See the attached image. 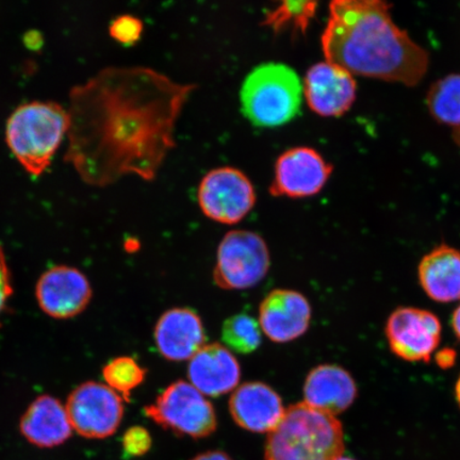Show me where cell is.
Here are the masks:
<instances>
[{"mask_svg":"<svg viewBox=\"0 0 460 460\" xmlns=\"http://www.w3.org/2000/svg\"><path fill=\"white\" fill-rule=\"evenodd\" d=\"M193 89L149 68L102 70L68 95L66 163L89 186L128 174L152 181L175 146L174 125Z\"/></svg>","mask_w":460,"mask_h":460,"instance_id":"6da1fadb","label":"cell"},{"mask_svg":"<svg viewBox=\"0 0 460 460\" xmlns=\"http://www.w3.org/2000/svg\"><path fill=\"white\" fill-rule=\"evenodd\" d=\"M379 0H335L322 34L326 61L352 75L418 84L427 74L428 51L413 42Z\"/></svg>","mask_w":460,"mask_h":460,"instance_id":"7a4b0ae2","label":"cell"},{"mask_svg":"<svg viewBox=\"0 0 460 460\" xmlns=\"http://www.w3.org/2000/svg\"><path fill=\"white\" fill-rule=\"evenodd\" d=\"M342 424L306 402L288 407L269 433L266 460H336L343 456Z\"/></svg>","mask_w":460,"mask_h":460,"instance_id":"3957f363","label":"cell"},{"mask_svg":"<svg viewBox=\"0 0 460 460\" xmlns=\"http://www.w3.org/2000/svg\"><path fill=\"white\" fill-rule=\"evenodd\" d=\"M70 128L67 109L54 102H31L10 115L5 141L22 168L33 176L49 169Z\"/></svg>","mask_w":460,"mask_h":460,"instance_id":"277c9868","label":"cell"},{"mask_svg":"<svg viewBox=\"0 0 460 460\" xmlns=\"http://www.w3.org/2000/svg\"><path fill=\"white\" fill-rule=\"evenodd\" d=\"M303 85L292 67L263 63L247 75L241 102L243 111L257 128H278L295 119L302 105Z\"/></svg>","mask_w":460,"mask_h":460,"instance_id":"5b68a950","label":"cell"},{"mask_svg":"<svg viewBox=\"0 0 460 460\" xmlns=\"http://www.w3.org/2000/svg\"><path fill=\"white\" fill-rule=\"evenodd\" d=\"M144 413L159 427L194 439L206 438L217 427L215 407L185 381L170 385L154 404L144 408Z\"/></svg>","mask_w":460,"mask_h":460,"instance_id":"8992f818","label":"cell"},{"mask_svg":"<svg viewBox=\"0 0 460 460\" xmlns=\"http://www.w3.org/2000/svg\"><path fill=\"white\" fill-rule=\"evenodd\" d=\"M269 268L266 241L249 230H233L218 245L214 279L222 289H249L266 278Z\"/></svg>","mask_w":460,"mask_h":460,"instance_id":"52a82bcc","label":"cell"},{"mask_svg":"<svg viewBox=\"0 0 460 460\" xmlns=\"http://www.w3.org/2000/svg\"><path fill=\"white\" fill-rule=\"evenodd\" d=\"M66 408L75 433L91 440L115 434L124 417L122 396L99 382L79 385L68 395Z\"/></svg>","mask_w":460,"mask_h":460,"instance_id":"ba28073f","label":"cell"},{"mask_svg":"<svg viewBox=\"0 0 460 460\" xmlns=\"http://www.w3.org/2000/svg\"><path fill=\"white\" fill-rule=\"evenodd\" d=\"M199 204L206 217L218 223H239L252 209L256 193L250 178L232 166L207 172L198 193Z\"/></svg>","mask_w":460,"mask_h":460,"instance_id":"9c48e42d","label":"cell"},{"mask_svg":"<svg viewBox=\"0 0 460 460\" xmlns=\"http://www.w3.org/2000/svg\"><path fill=\"white\" fill-rule=\"evenodd\" d=\"M385 332L391 350L399 358L429 362L441 341V323L428 310L401 307L389 316Z\"/></svg>","mask_w":460,"mask_h":460,"instance_id":"30bf717a","label":"cell"},{"mask_svg":"<svg viewBox=\"0 0 460 460\" xmlns=\"http://www.w3.org/2000/svg\"><path fill=\"white\" fill-rule=\"evenodd\" d=\"M332 172V166L315 149H288L276 160L270 193L291 199L313 197L324 188Z\"/></svg>","mask_w":460,"mask_h":460,"instance_id":"8fae6325","label":"cell"},{"mask_svg":"<svg viewBox=\"0 0 460 460\" xmlns=\"http://www.w3.org/2000/svg\"><path fill=\"white\" fill-rule=\"evenodd\" d=\"M39 307L57 320L75 318L84 313L92 300V287L80 270L56 266L45 271L36 286Z\"/></svg>","mask_w":460,"mask_h":460,"instance_id":"7c38bea8","label":"cell"},{"mask_svg":"<svg viewBox=\"0 0 460 460\" xmlns=\"http://www.w3.org/2000/svg\"><path fill=\"white\" fill-rule=\"evenodd\" d=\"M353 75L329 61L309 68L304 79L303 92L308 106L321 117H341L356 100Z\"/></svg>","mask_w":460,"mask_h":460,"instance_id":"4fadbf2b","label":"cell"},{"mask_svg":"<svg viewBox=\"0 0 460 460\" xmlns=\"http://www.w3.org/2000/svg\"><path fill=\"white\" fill-rule=\"evenodd\" d=\"M312 307L301 293L275 290L264 298L259 309V325L274 342L296 341L307 332Z\"/></svg>","mask_w":460,"mask_h":460,"instance_id":"5bb4252c","label":"cell"},{"mask_svg":"<svg viewBox=\"0 0 460 460\" xmlns=\"http://www.w3.org/2000/svg\"><path fill=\"white\" fill-rule=\"evenodd\" d=\"M285 411L276 391L259 382L241 385L229 401L234 421L252 433H271L283 419Z\"/></svg>","mask_w":460,"mask_h":460,"instance_id":"9a60e30c","label":"cell"},{"mask_svg":"<svg viewBox=\"0 0 460 460\" xmlns=\"http://www.w3.org/2000/svg\"><path fill=\"white\" fill-rule=\"evenodd\" d=\"M155 342L165 359H191L205 347L206 333L199 315L189 308L170 309L155 327Z\"/></svg>","mask_w":460,"mask_h":460,"instance_id":"2e32d148","label":"cell"},{"mask_svg":"<svg viewBox=\"0 0 460 460\" xmlns=\"http://www.w3.org/2000/svg\"><path fill=\"white\" fill-rule=\"evenodd\" d=\"M19 429L29 444L40 448L65 445L74 433L66 404L49 394L33 400L22 416Z\"/></svg>","mask_w":460,"mask_h":460,"instance_id":"e0dca14e","label":"cell"},{"mask_svg":"<svg viewBox=\"0 0 460 460\" xmlns=\"http://www.w3.org/2000/svg\"><path fill=\"white\" fill-rule=\"evenodd\" d=\"M188 376L201 394L217 398L238 386L241 369L226 347L212 343L205 345L190 359Z\"/></svg>","mask_w":460,"mask_h":460,"instance_id":"ac0fdd59","label":"cell"},{"mask_svg":"<svg viewBox=\"0 0 460 460\" xmlns=\"http://www.w3.org/2000/svg\"><path fill=\"white\" fill-rule=\"evenodd\" d=\"M358 387L350 374L343 367L323 365L308 374L304 385V399L315 410L339 415L353 404Z\"/></svg>","mask_w":460,"mask_h":460,"instance_id":"d6986e66","label":"cell"},{"mask_svg":"<svg viewBox=\"0 0 460 460\" xmlns=\"http://www.w3.org/2000/svg\"><path fill=\"white\" fill-rule=\"evenodd\" d=\"M420 285L431 300H460V252L447 244L437 246L419 263Z\"/></svg>","mask_w":460,"mask_h":460,"instance_id":"ffe728a7","label":"cell"},{"mask_svg":"<svg viewBox=\"0 0 460 460\" xmlns=\"http://www.w3.org/2000/svg\"><path fill=\"white\" fill-rule=\"evenodd\" d=\"M428 108L438 122L460 132V74H452L431 85Z\"/></svg>","mask_w":460,"mask_h":460,"instance_id":"44dd1931","label":"cell"},{"mask_svg":"<svg viewBox=\"0 0 460 460\" xmlns=\"http://www.w3.org/2000/svg\"><path fill=\"white\" fill-rule=\"evenodd\" d=\"M222 341L234 352L251 354L261 347V327L250 314H234L224 322Z\"/></svg>","mask_w":460,"mask_h":460,"instance_id":"7402d4cb","label":"cell"},{"mask_svg":"<svg viewBox=\"0 0 460 460\" xmlns=\"http://www.w3.org/2000/svg\"><path fill=\"white\" fill-rule=\"evenodd\" d=\"M102 376L108 387L128 402L132 391L139 387L146 379V370L134 358L122 356L108 362L103 367Z\"/></svg>","mask_w":460,"mask_h":460,"instance_id":"603a6c76","label":"cell"},{"mask_svg":"<svg viewBox=\"0 0 460 460\" xmlns=\"http://www.w3.org/2000/svg\"><path fill=\"white\" fill-rule=\"evenodd\" d=\"M318 4L314 2H284L278 8L269 13L263 21L264 26L281 31L291 26L305 32L313 19Z\"/></svg>","mask_w":460,"mask_h":460,"instance_id":"cb8c5ba5","label":"cell"},{"mask_svg":"<svg viewBox=\"0 0 460 460\" xmlns=\"http://www.w3.org/2000/svg\"><path fill=\"white\" fill-rule=\"evenodd\" d=\"M109 31L115 41L125 45L135 44L141 38L143 22L136 16H119L111 22Z\"/></svg>","mask_w":460,"mask_h":460,"instance_id":"d4e9b609","label":"cell"},{"mask_svg":"<svg viewBox=\"0 0 460 460\" xmlns=\"http://www.w3.org/2000/svg\"><path fill=\"white\" fill-rule=\"evenodd\" d=\"M122 442L124 452L130 457L146 456L153 445L151 434L140 425H135L126 430Z\"/></svg>","mask_w":460,"mask_h":460,"instance_id":"484cf974","label":"cell"},{"mask_svg":"<svg viewBox=\"0 0 460 460\" xmlns=\"http://www.w3.org/2000/svg\"><path fill=\"white\" fill-rule=\"evenodd\" d=\"M13 295V279L3 246L0 245V325L8 302Z\"/></svg>","mask_w":460,"mask_h":460,"instance_id":"4316f807","label":"cell"},{"mask_svg":"<svg viewBox=\"0 0 460 460\" xmlns=\"http://www.w3.org/2000/svg\"><path fill=\"white\" fill-rule=\"evenodd\" d=\"M456 353L452 349H445L442 350L438 355H437V361H438V365L442 367H448L453 366L454 361H456Z\"/></svg>","mask_w":460,"mask_h":460,"instance_id":"83f0119b","label":"cell"},{"mask_svg":"<svg viewBox=\"0 0 460 460\" xmlns=\"http://www.w3.org/2000/svg\"><path fill=\"white\" fill-rule=\"evenodd\" d=\"M191 460H233L226 452L222 451H209L201 453L199 456H195Z\"/></svg>","mask_w":460,"mask_h":460,"instance_id":"f1b7e54d","label":"cell"},{"mask_svg":"<svg viewBox=\"0 0 460 460\" xmlns=\"http://www.w3.org/2000/svg\"><path fill=\"white\" fill-rule=\"evenodd\" d=\"M452 327L454 333H456V336L460 341V304L459 306L454 310L452 316Z\"/></svg>","mask_w":460,"mask_h":460,"instance_id":"f546056e","label":"cell"},{"mask_svg":"<svg viewBox=\"0 0 460 460\" xmlns=\"http://www.w3.org/2000/svg\"><path fill=\"white\" fill-rule=\"evenodd\" d=\"M456 398L457 401V404L460 408V376H459L456 385Z\"/></svg>","mask_w":460,"mask_h":460,"instance_id":"4dcf8cb0","label":"cell"},{"mask_svg":"<svg viewBox=\"0 0 460 460\" xmlns=\"http://www.w3.org/2000/svg\"><path fill=\"white\" fill-rule=\"evenodd\" d=\"M336 460H355V459L349 458V457L341 456V457L337 458Z\"/></svg>","mask_w":460,"mask_h":460,"instance_id":"1f68e13d","label":"cell"}]
</instances>
